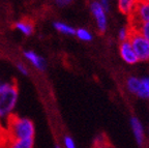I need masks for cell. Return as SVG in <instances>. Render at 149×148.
I'll use <instances>...</instances> for the list:
<instances>
[{
  "instance_id": "obj_4",
  "label": "cell",
  "mask_w": 149,
  "mask_h": 148,
  "mask_svg": "<svg viewBox=\"0 0 149 148\" xmlns=\"http://www.w3.org/2000/svg\"><path fill=\"white\" fill-rule=\"evenodd\" d=\"M126 87L128 91L136 96L143 100L149 98V77L141 79L137 77H130L126 80Z\"/></svg>"
},
{
  "instance_id": "obj_7",
  "label": "cell",
  "mask_w": 149,
  "mask_h": 148,
  "mask_svg": "<svg viewBox=\"0 0 149 148\" xmlns=\"http://www.w3.org/2000/svg\"><path fill=\"white\" fill-rule=\"evenodd\" d=\"M119 54H120L122 60L127 64H135L138 61V57L134 51L133 47L130 45V40L121 42L119 46Z\"/></svg>"
},
{
  "instance_id": "obj_9",
  "label": "cell",
  "mask_w": 149,
  "mask_h": 148,
  "mask_svg": "<svg viewBox=\"0 0 149 148\" xmlns=\"http://www.w3.org/2000/svg\"><path fill=\"white\" fill-rule=\"evenodd\" d=\"M130 126H132V130H133L134 136H135V139L137 141V143L139 145H142L143 142H144L145 134L141 121L137 117H132L130 118Z\"/></svg>"
},
{
  "instance_id": "obj_3",
  "label": "cell",
  "mask_w": 149,
  "mask_h": 148,
  "mask_svg": "<svg viewBox=\"0 0 149 148\" xmlns=\"http://www.w3.org/2000/svg\"><path fill=\"white\" fill-rule=\"evenodd\" d=\"M18 96L19 92L16 84H13L8 90L0 94V118H7L12 115L18 102Z\"/></svg>"
},
{
  "instance_id": "obj_23",
  "label": "cell",
  "mask_w": 149,
  "mask_h": 148,
  "mask_svg": "<svg viewBox=\"0 0 149 148\" xmlns=\"http://www.w3.org/2000/svg\"><path fill=\"white\" fill-rule=\"evenodd\" d=\"M55 148H61V147H60V146H58V145H56V147H55Z\"/></svg>"
},
{
  "instance_id": "obj_17",
  "label": "cell",
  "mask_w": 149,
  "mask_h": 148,
  "mask_svg": "<svg viewBox=\"0 0 149 148\" xmlns=\"http://www.w3.org/2000/svg\"><path fill=\"white\" fill-rule=\"evenodd\" d=\"M135 29H137V30L149 42V21L146 22V23H143V24H141V25L137 26V27H135Z\"/></svg>"
},
{
  "instance_id": "obj_6",
  "label": "cell",
  "mask_w": 149,
  "mask_h": 148,
  "mask_svg": "<svg viewBox=\"0 0 149 148\" xmlns=\"http://www.w3.org/2000/svg\"><path fill=\"white\" fill-rule=\"evenodd\" d=\"M90 12L94 17L96 22V26L100 32L104 33L107 30L108 21H107V13L102 7L100 1H92L90 3Z\"/></svg>"
},
{
  "instance_id": "obj_11",
  "label": "cell",
  "mask_w": 149,
  "mask_h": 148,
  "mask_svg": "<svg viewBox=\"0 0 149 148\" xmlns=\"http://www.w3.org/2000/svg\"><path fill=\"white\" fill-rule=\"evenodd\" d=\"M15 28L25 36H30L34 31V25L28 20H21L15 23Z\"/></svg>"
},
{
  "instance_id": "obj_21",
  "label": "cell",
  "mask_w": 149,
  "mask_h": 148,
  "mask_svg": "<svg viewBox=\"0 0 149 148\" xmlns=\"http://www.w3.org/2000/svg\"><path fill=\"white\" fill-rule=\"evenodd\" d=\"M102 7L106 10V13L110 10V0H100Z\"/></svg>"
},
{
  "instance_id": "obj_16",
  "label": "cell",
  "mask_w": 149,
  "mask_h": 148,
  "mask_svg": "<svg viewBox=\"0 0 149 148\" xmlns=\"http://www.w3.org/2000/svg\"><path fill=\"white\" fill-rule=\"evenodd\" d=\"M92 148H113V147L110 145L108 140H106L102 136H100L97 139L94 141Z\"/></svg>"
},
{
  "instance_id": "obj_20",
  "label": "cell",
  "mask_w": 149,
  "mask_h": 148,
  "mask_svg": "<svg viewBox=\"0 0 149 148\" xmlns=\"http://www.w3.org/2000/svg\"><path fill=\"white\" fill-rule=\"evenodd\" d=\"M17 67H18L19 72L21 73V74L25 75V76H27V75H28V70H27V67H26L25 65L23 64V63H21V62L17 63Z\"/></svg>"
},
{
  "instance_id": "obj_12",
  "label": "cell",
  "mask_w": 149,
  "mask_h": 148,
  "mask_svg": "<svg viewBox=\"0 0 149 148\" xmlns=\"http://www.w3.org/2000/svg\"><path fill=\"white\" fill-rule=\"evenodd\" d=\"M33 145H34V139H9L5 148H33Z\"/></svg>"
},
{
  "instance_id": "obj_24",
  "label": "cell",
  "mask_w": 149,
  "mask_h": 148,
  "mask_svg": "<svg viewBox=\"0 0 149 148\" xmlns=\"http://www.w3.org/2000/svg\"><path fill=\"white\" fill-rule=\"evenodd\" d=\"M144 1H147V2H149V0H144Z\"/></svg>"
},
{
  "instance_id": "obj_8",
  "label": "cell",
  "mask_w": 149,
  "mask_h": 148,
  "mask_svg": "<svg viewBox=\"0 0 149 148\" xmlns=\"http://www.w3.org/2000/svg\"><path fill=\"white\" fill-rule=\"evenodd\" d=\"M24 56H25L26 59H27V60L29 61V62H30L31 64H32L33 66L36 68V70L42 72V71H45L47 68L46 60H45L42 56L37 55L35 52H33V51H25V52H24Z\"/></svg>"
},
{
  "instance_id": "obj_10",
  "label": "cell",
  "mask_w": 149,
  "mask_h": 148,
  "mask_svg": "<svg viewBox=\"0 0 149 148\" xmlns=\"http://www.w3.org/2000/svg\"><path fill=\"white\" fill-rule=\"evenodd\" d=\"M138 1L139 0H118V9L121 14L130 17L135 10Z\"/></svg>"
},
{
  "instance_id": "obj_14",
  "label": "cell",
  "mask_w": 149,
  "mask_h": 148,
  "mask_svg": "<svg viewBox=\"0 0 149 148\" xmlns=\"http://www.w3.org/2000/svg\"><path fill=\"white\" fill-rule=\"evenodd\" d=\"M76 36L83 42H90L92 40V34L85 28H79L76 29Z\"/></svg>"
},
{
  "instance_id": "obj_19",
  "label": "cell",
  "mask_w": 149,
  "mask_h": 148,
  "mask_svg": "<svg viewBox=\"0 0 149 148\" xmlns=\"http://www.w3.org/2000/svg\"><path fill=\"white\" fill-rule=\"evenodd\" d=\"M14 83H8V82H3V83H0V94L4 93L5 91H7L9 88L12 87Z\"/></svg>"
},
{
  "instance_id": "obj_2",
  "label": "cell",
  "mask_w": 149,
  "mask_h": 148,
  "mask_svg": "<svg viewBox=\"0 0 149 148\" xmlns=\"http://www.w3.org/2000/svg\"><path fill=\"white\" fill-rule=\"evenodd\" d=\"M130 35V45L133 47L134 51L138 57L139 61H148L149 60V42L143 36L137 29L132 28Z\"/></svg>"
},
{
  "instance_id": "obj_15",
  "label": "cell",
  "mask_w": 149,
  "mask_h": 148,
  "mask_svg": "<svg viewBox=\"0 0 149 148\" xmlns=\"http://www.w3.org/2000/svg\"><path fill=\"white\" fill-rule=\"evenodd\" d=\"M130 31H132V29H130V26H124V27H122L119 30L118 32V38L120 42H125V40H128V38H130Z\"/></svg>"
},
{
  "instance_id": "obj_13",
  "label": "cell",
  "mask_w": 149,
  "mask_h": 148,
  "mask_svg": "<svg viewBox=\"0 0 149 148\" xmlns=\"http://www.w3.org/2000/svg\"><path fill=\"white\" fill-rule=\"evenodd\" d=\"M53 26L56 30L59 31V32L62 33V34L76 35V29L66 23H63V22H54Z\"/></svg>"
},
{
  "instance_id": "obj_18",
  "label": "cell",
  "mask_w": 149,
  "mask_h": 148,
  "mask_svg": "<svg viewBox=\"0 0 149 148\" xmlns=\"http://www.w3.org/2000/svg\"><path fill=\"white\" fill-rule=\"evenodd\" d=\"M63 144H64L65 148H77L76 143H74V139L70 136H65L63 139Z\"/></svg>"
},
{
  "instance_id": "obj_22",
  "label": "cell",
  "mask_w": 149,
  "mask_h": 148,
  "mask_svg": "<svg viewBox=\"0 0 149 148\" xmlns=\"http://www.w3.org/2000/svg\"><path fill=\"white\" fill-rule=\"evenodd\" d=\"M72 1V0H56V3L58 5H60V6H65V5L70 4Z\"/></svg>"
},
{
  "instance_id": "obj_5",
  "label": "cell",
  "mask_w": 149,
  "mask_h": 148,
  "mask_svg": "<svg viewBox=\"0 0 149 148\" xmlns=\"http://www.w3.org/2000/svg\"><path fill=\"white\" fill-rule=\"evenodd\" d=\"M130 27H137L143 23L149 21V2L144 0H139L133 14L128 17Z\"/></svg>"
},
{
  "instance_id": "obj_1",
  "label": "cell",
  "mask_w": 149,
  "mask_h": 148,
  "mask_svg": "<svg viewBox=\"0 0 149 148\" xmlns=\"http://www.w3.org/2000/svg\"><path fill=\"white\" fill-rule=\"evenodd\" d=\"M7 133L9 139H34L35 128L30 119L10 115L7 117Z\"/></svg>"
}]
</instances>
